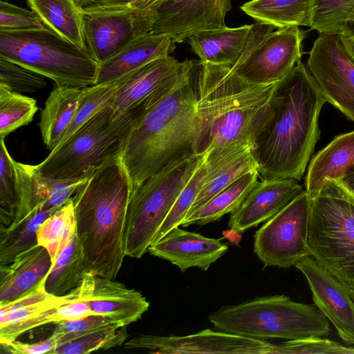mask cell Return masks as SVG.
Segmentation results:
<instances>
[{
	"label": "cell",
	"instance_id": "1",
	"mask_svg": "<svg viewBox=\"0 0 354 354\" xmlns=\"http://www.w3.org/2000/svg\"><path fill=\"white\" fill-rule=\"evenodd\" d=\"M326 102L302 62L277 82L272 118L253 145L261 179L301 180L319 139L318 120Z\"/></svg>",
	"mask_w": 354,
	"mask_h": 354
},
{
	"label": "cell",
	"instance_id": "2",
	"mask_svg": "<svg viewBox=\"0 0 354 354\" xmlns=\"http://www.w3.org/2000/svg\"><path fill=\"white\" fill-rule=\"evenodd\" d=\"M198 131L194 153L235 142H254L272 115L277 83L256 84L227 66L196 62L194 71Z\"/></svg>",
	"mask_w": 354,
	"mask_h": 354
},
{
	"label": "cell",
	"instance_id": "3",
	"mask_svg": "<svg viewBox=\"0 0 354 354\" xmlns=\"http://www.w3.org/2000/svg\"><path fill=\"white\" fill-rule=\"evenodd\" d=\"M132 192L130 176L118 156L99 167L72 196L86 266L97 276L115 279L122 266Z\"/></svg>",
	"mask_w": 354,
	"mask_h": 354
},
{
	"label": "cell",
	"instance_id": "4",
	"mask_svg": "<svg viewBox=\"0 0 354 354\" xmlns=\"http://www.w3.org/2000/svg\"><path fill=\"white\" fill-rule=\"evenodd\" d=\"M198 131L193 73L157 100H145L121 153L133 192L168 165L195 154Z\"/></svg>",
	"mask_w": 354,
	"mask_h": 354
},
{
	"label": "cell",
	"instance_id": "5",
	"mask_svg": "<svg viewBox=\"0 0 354 354\" xmlns=\"http://www.w3.org/2000/svg\"><path fill=\"white\" fill-rule=\"evenodd\" d=\"M145 102L119 117L111 106L104 109L34 165L35 171L57 180L89 178L109 160L121 156L132 127L145 111Z\"/></svg>",
	"mask_w": 354,
	"mask_h": 354
},
{
	"label": "cell",
	"instance_id": "6",
	"mask_svg": "<svg viewBox=\"0 0 354 354\" xmlns=\"http://www.w3.org/2000/svg\"><path fill=\"white\" fill-rule=\"evenodd\" d=\"M217 329L265 340L326 337L328 319L315 305L294 301L283 295L257 297L223 306L209 316Z\"/></svg>",
	"mask_w": 354,
	"mask_h": 354
},
{
	"label": "cell",
	"instance_id": "7",
	"mask_svg": "<svg viewBox=\"0 0 354 354\" xmlns=\"http://www.w3.org/2000/svg\"><path fill=\"white\" fill-rule=\"evenodd\" d=\"M0 57L56 86L84 88L96 83L99 64L88 52L47 28L0 30Z\"/></svg>",
	"mask_w": 354,
	"mask_h": 354
},
{
	"label": "cell",
	"instance_id": "8",
	"mask_svg": "<svg viewBox=\"0 0 354 354\" xmlns=\"http://www.w3.org/2000/svg\"><path fill=\"white\" fill-rule=\"evenodd\" d=\"M311 198L307 234L310 256L354 290V200L339 180Z\"/></svg>",
	"mask_w": 354,
	"mask_h": 354
},
{
	"label": "cell",
	"instance_id": "9",
	"mask_svg": "<svg viewBox=\"0 0 354 354\" xmlns=\"http://www.w3.org/2000/svg\"><path fill=\"white\" fill-rule=\"evenodd\" d=\"M203 160L204 155L182 158L133 191L127 213L126 256L140 259L147 252L181 190Z\"/></svg>",
	"mask_w": 354,
	"mask_h": 354
},
{
	"label": "cell",
	"instance_id": "10",
	"mask_svg": "<svg viewBox=\"0 0 354 354\" xmlns=\"http://www.w3.org/2000/svg\"><path fill=\"white\" fill-rule=\"evenodd\" d=\"M310 205L304 190L256 231L254 252L266 267L288 268L310 256L307 245Z\"/></svg>",
	"mask_w": 354,
	"mask_h": 354
},
{
	"label": "cell",
	"instance_id": "11",
	"mask_svg": "<svg viewBox=\"0 0 354 354\" xmlns=\"http://www.w3.org/2000/svg\"><path fill=\"white\" fill-rule=\"evenodd\" d=\"M306 66L326 102L354 122V63L339 35L319 34Z\"/></svg>",
	"mask_w": 354,
	"mask_h": 354
},
{
	"label": "cell",
	"instance_id": "12",
	"mask_svg": "<svg viewBox=\"0 0 354 354\" xmlns=\"http://www.w3.org/2000/svg\"><path fill=\"white\" fill-rule=\"evenodd\" d=\"M82 18L86 50L100 64L150 32L156 12L138 8L82 10Z\"/></svg>",
	"mask_w": 354,
	"mask_h": 354
},
{
	"label": "cell",
	"instance_id": "13",
	"mask_svg": "<svg viewBox=\"0 0 354 354\" xmlns=\"http://www.w3.org/2000/svg\"><path fill=\"white\" fill-rule=\"evenodd\" d=\"M304 37L305 32L297 26L271 30L231 68L239 76L250 83H277L301 62Z\"/></svg>",
	"mask_w": 354,
	"mask_h": 354
},
{
	"label": "cell",
	"instance_id": "14",
	"mask_svg": "<svg viewBox=\"0 0 354 354\" xmlns=\"http://www.w3.org/2000/svg\"><path fill=\"white\" fill-rule=\"evenodd\" d=\"M274 346L266 340L209 328L183 336L142 335L125 343L127 348L157 354H272Z\"/></svg>",
	"mask_w": 354,
	"mask_h": 354
},
{
	"label": "cell",
	"instance_id": "15",
	"mask_svg": "<svg viewBox=\"0 0 354 354\" xmlns=\"http://www.w3.org/2000/svg\"><path fill=\"white\" fill-rule=\"evenodd\" d=\"M231 0H167L156 10L151 33L163 35L174 44L225 24Z\"/></svg>",
	"mask_w": 354,
	"mask_h": 354
},
{
	"label": "cell",
	"instance_id": "16",
	"mask_svg": "<svg viewBox=\"0 0 354 354\" xmlns=\"http://www.w3.org/2000/svg\"><path fill=\"white\" fill-rule=\"evenodd\" d=\"M196 62H180L170 55L155 59L117 80L111 105L117 117L159 91L191 76Z\"/></svg>",
	"mask_w": 354,
	"mask_h": 354
},
{
	"label": "cell",
	"instance_id": "17",
	"mask_svg": "<svg viewBox=\"0 0 354 354\" xmlns=\"http://www.w3.org/2000/svg\"><path fill=\"white\" fill-rule=\"evenodd\" d=\"M295 266L306 278L315 305L332 322L339 336L354 345V302L348 288L310 256Z\"/></svg>",
	"mask_w": 354,
	"mask_h": 354
},
{
	"label": "cell",
	"instance_id": "18",
	"mask_svg": "<svg viewBox=\"0 0 354 354\" xmlns=\"http://www.w3.org/2000/svg\"><path fill=\"white\" fill-rule=\"evenodd\" d=\"M274 28L255 22L236 28L204 31L187 39L192 51L203 63L234 66Z\"/></svg>",
	"mask_w": 354,
	"mask_h": 354
},
{
	"label": "cell",
	"instance_id": "19",
	"mask_svg": "<svg viewBox=\"0 0 354 354\" xmlns=\"http://www.w3.org/2000/svg\"><path fill=\"white\" fill-rule=\"evenodd\" d=\"M252 149L253 143L241 142L214 148L204 154L205 180L185 217L246 173L257 170Z\"/></svg>",
	"mask_w": 354,
	"mask_h": 354
},
{
	"label": "cell",
	"instance_id": "20",
	"mask_svg": "<svg viewBox=\"0 0 354 354\" xmlns=\"http://www.w3.org/2000/svg\"><path fill=\"white\" fill-rule=\"evenodd\" d=\"M304 190L296 180L261 179L230 213L228 226L240 233L256 227L279 212Z\"/></svg>",
	"mask_w": 354,
	"mask_h": 354
},
{
	"label": "cell",
	"instance_id": "21",
	"mask_svg": "<svg viewBox=\"0 0 354 354\" xmlns=\"http://www.w3.org/2000/svg\"><path fill=\"white\" fill-rule=\"evenodd\" d=\"M228 247L219 239L176 227L147 250L151 255L167 260L184 272L190 268L207 270L223 256Z\"/></svg>",
	"mask_w": 354,
	"mask_h": 354
},
{
	"label": "cell",
	"instance_id": "22",
	"mask_svg": "<svg viewBox=\"0 0 354 354\" xmlns=\"http://www.w3.org/2000/svg\"><path fill=\"white\" fill-rule=\"evenodd\" d=\"M45 281L14 301L0 304V344L15 341L37 327L53 324L55 310L66 301V296L48 293Z\"/></svg>",
	"mask_w": 354,
	"mask_h": 354
},
{
	"label": "cell",
	"instance_id": "23",
	"mask_svg": "<svg viewBox=\"0 0 354 354\" xmlns=\"http://www.w3.org/2000/svg\"><path fill=\"white\" fill-rule=\"evenodd\" d=\"M14 165L17 179L18 207L12 222L35 210L62 207L88 178L57 180L38 174L34 165L15 160Z\"/></svg>",
	"mask_w": 354,
	"mask_h": 354
},
{
	"label": "cell",
	"instance_id": "24",
	"mask_svg": "<svg viewBox=\"0 0 354 354\" xmlns=\"http://www.w3.org/2000/svg\"><path fill=\"white\" fill-rule=\"evenodd\" d=\"M89 304L93 315L107 317L121 326L136 322L149 308V302L140 291L96 274Z\"/></svg>",
	"mask_w": 354,
	"mask_h": 354
},
{
	"label": "cell",
	"instance_id": "25",
	"mask_svg": "<svg viewBox=\"0 0 354 354\" xmlns=\"http://www.w3.org/2000/svg\"><path fill=\"white\" fill-rule=\"evenodd\" d=\"M47 250L36 244L0 266V304L14 301L44 282L52 266Z\"/></svg>",
	"mask_w": 354,
	"mask_h": 354
},
{
	"label": "cell",
	"instance_id": "26",
	"mask_svg": "<svg viewBox=\"0 0 354 354\" xmlns=\"http://www.w3.org/2000/svg\"><path fill=\"white\" fill-rule=\"evenodd\" d=\"M175 48L169 38L147 33L100 64L95 84L114 82L150 62L169 56Z\"/></svg>",
	"mask_w": 354,
	"mask_h": 354
},
{
	"label": "cell",
	"instance_id": "27",
	"mask_svg": "<svg viewBox=\"0 0 354 354\" xmlns=\"http://www.w3.org/2000/svg\"><path fill=\"white\" fill-rule=\"evenodd\" d=\"M354 167V131L335 136L310 160L305 190L315 197L332 181L342 179Z\"/></svg>",
	"mask_w": 354,
	"mask_h": 354
},
{
	"label": "cell",
	"instance_id": "28",
	"mask_svg": "<svg viewBox=\"0 0 354 354\" xmlns=\"http://www.w3.org/2000/svg\"><path fill=\"white\" fill-rule=\"evenodd\" d=\"M83 88L55 86L46 99L38 124L46 148L53 151L71 123Z\"/></svg>",
	"mask_w": 354,
	"mask_h": 354
},
{
	"label": "cell",
	"instance_id": "29",
	"mask_svg": "<svg viewBox=\"0 0 354 354\" xmlns=\"http://www.w3.org/2000/svg\"><path fill=\"white\" fill-rule=\"evenodd\" d=\"M317 0H251L241 9L256 22L280 28L310 27Z\"/></svg>",
	"mask_w": 354,
	"mask_h": 354
},
{
	"label": "cell",
	"instance_id": "30",
	"mask_svg": "<svg viewBox=\"0 0 354 354\" xmlns=\"http://www.w3.org/2000/svg\"><path fill=\"white\" fill-rule=\"evenodd\" d=\"M87 270L75 225L53 261L45 281L46 290L55 296L64 295L80 285Z\"/></svg>",
	"mask_w": 354,
	"mask_h": 354
},
{
	"label": "cell",
	"instance_id": "31",
	"mask_svg": "<svg viewBox=\"0 0 354 354\" xmlns=\"http://www.w3.org/2000/svg\"><path fill=\"white\" fill-rule=\"evenodd\" d=\"M27 3L46 28L86 50L82 8L75 0H27Z\"/></svg>",
	"mask_w": 354,
	"mask_h": 354
},
{
	"label": "cell",
	"instance_id": "32",
	"mask_svg": "<svg viewBox=\"0 0 354 354\" xmlns=\"http://www.w3.org/2000/svg\"><path fill=\"white\" fill-rule=\"evenodd\" d=\"M257 170L249 171L227 187L215 195L192 214L185 217L181 225H200L219 220L224 215L236 210L258 183Z\"/></svg>",
	"mask_w": 354,
	"mask_h": 354
},
{
	"label": "cell",
	"instance_id": "33",
	"mask_svg": "<svg viewBox=\"0 0 354 354\" xmlns=\"http://www.w3.org/2000/svg\"><path fill=\"white\" fill-rule=\"evenodd\" d=\"M61 207L39 209L0 230V266L7 265L19 253L37 244L41 224Z\"/></svg>",
	"mask_w": 354,
	"mask_h": 354
},
{
	"label": "cell",
	"instance_id": "34",
	"mask_svg": "<svg viewBox=\"0 0 354 354\" xmlns=\"http://www.w3.org/2000/svg\"><path fill=\"white\" fill-rule=\"evenodd\" d=\"M37 110L35 99L0 86V138L30 123Z\"/></svg>",
	"mask_w": 354,
	"mask_h": 354
},
{
	"label": "cell",
	"instance_id": "35",
	"mask_svg": "<svg viewBox=\"0 0 354 354\" xmlns=\"http://www.w3.org/2000/svg\"><path fill=\"white\" fill-rule=\"evenodd\" d=\"M127 326L112 324L59 344L51 354H86L121 346L127 339Z\"/></svg>",
	"mask_w": 354,
	"mask_h": 354
},
{
	"label": "cell",
	"instance_id": "36",
	"mask_svg": "<svg viewBox=\"0 0 354 354\" xmlns=\"http://www.w3.org/2000/svg\"><path fill=\"white\" fill-rule=\"evenodd\" d=\"M117 87L118 82L115 80L112 82L97 84L83 88L76 113L57 147L66 141L81 126L97 113L111 106Z\"/></svg>",
	"mask_w": 354,
	"mask_h": 354
},
{
	"label": "cell",
	"instance_id": "37",
	"mask_svg": "<svg viewBox=\"0 0 354 354\" xmlns=\"http://www.w3.org/2000/svg\"><path fill=\"white\" fill-rule=\"evenodd\" d=\"M75 227L72 198L48 217L37 231V244L48 252L52 263L70 232Z\"/></svg>",
	"mask_w": 354,
	"mask_h": 354
},
{
	"label": "cell",
	"instance_id": "38",
	"mask_svg": "<svg viewBox=\"0 0 354 354\" xmlns=\"http://www.w3.org/2000/svg\"><path fill=\"white\" fill-rule=\"evenodd\" d=\"M354 0H317L310 28L319 34L341 35L348 30Z\"/></svg>",
	"mask_w": 354,
	"mask_h": 354
},
{
	"label": "cell",
	"instance_id": "39",
	"mask_svg": "<svg viewBox=\"0 0 354 354\" xmlns=\"http://www.w3.org/2000/svg\"><path fill=\"white\" fill-rule=\"evenodd\" d=\"M18 207V187L14 159L4 138L0 139V221L1 228L13 221Z\"/></svg>",
	"mask_w": 354,
	"mask_h": 354
},
{
	"label": "cell",
	"instance_id": "40",
	"mask_svg": "<svg viewBox=\"0 0 354 354\" xmlns=\"http://www.w3.org/2000/svg\"><path fill=\"white\" fill-rule=\"evenodd\" d=\"M205 173L206 168L203 160L181 190L151 244L161 239L173 228L181 225L203 186Z\"/></svg>",
	"mask_w": 354,
	"mask_h": 354
},
{
	"label": "cell",
	"instance_id": "41",
	"mask_svg": "<svg viewBox=\"0 0 354 354\" xmlns=\"http://www.w3.org/2000/svg\"><path fill=\"white\" fill-rule=\"evenodd\" d=\"M46 85L44 77L0 57V86L19 93H32Z\"/></svg>",
	"mask_w": 354,
	"mask_h": 354
},
{
	"label": "cell",
	"instance_id": "42",
	"mask_svg": "<svg viewBox=\"0 0 354 354\" xmlns=\"http://www.w3.org/2000/svg\"><path fill=\"white\" fill-rule=\"evenodd\" d=\"M354 354V346H345L322 337L288 340L274 346L272 354Z\"/></svg>",
	"mask_w": 354,
	"mask_h": 354
},
{
	"label": "cell",
	"instance_id": "43",
	"mask_svg": "<svg viewBox=\"0 0 354 354\" xmlns=\"http://www.w3.org/2000/svg\"><path fill=\"white\" fill-rule=\"evenodd\" d=\"M46 28L34 11L1 1L0 30H27Z\"/></svg>",
	"mask_w": 354,
	"mask_h": 354
},
{
	"label": "cell",
	"instance_id": "44",
	"mask_svg": "<svg viewBox=\"0 0 354 354\" xmlns=\"http://www.w3.org/2000/svg\"><path fill=\"white\" fill-rule=\"evenodd\" d=\"M55 324L53 332L59 336V345L93 330L118 324L107 317L91 315L82 319L60 322Z\"/></svg>",
	"mask_w": 354,
	"mask_h": 354
},
{
	"label": "cell",
	"instance_id": "45",
	"mask_svg": "<svg viewBox=\"0 0 354 354\" xmlns=\"http://www.w3.org/2000/svg\"><path fill=\"white\" fill-rule=\"evenodd\" d=\"M59 336L54 332L47 339L35 343H22L17 339L0 344L1 351L12 354H51L57 346Z\"/></svg>",
	"mask_w": 354,
	"mask_h": 354
},
{
	"label": "cell",
	"instance_id": "46",
	"mask_svg": "<svg viewBox=\"0 0 354 354\" xmlns=\"http://www.w3.org/2000/svg\"><path fill=\"white\" fill-rule=\"evenodd\" d=\"M137 0H93L82 6L84 10H113L129 8Z\"/></svg>",
	"mask_w": 354,
	"mask_h": 354
},
{
	"label": "cell",
	"instance_id": "47",
	"mask_svg": "<svg viewBox=\"0 0 354 354\" xmlns=\"http://www.w3.org/2000/svg\"><path fill=\"white\" fill-rule=\"evenodd\" d=\"M339 35L345 51L354 63V28H348Z\"/></svg>",
	"mask_w": 354,
	"mask_h": 354
},
{
	"label": "cell",
	"instance_id": "48",
	"mask_svg": "<svg viewBox=\"0 0 354 354\" xmlns=\"http://www.w3.org/2000/svg\"><path fill=\"white\" fill-rule=\"evenodd\" d=\"M167 0H137L129 8H138L156 12L158 8Z\"/></svg>",
	"mask_w": 354,
	"mask_h": 354
},
{
	"label": "cell",
	"instance_id": "49",
	"mask_svg": "<svg viewBox=\"0 0 354 354\" xmlns=\"http://www.w3.org/2000/svg\"><path fill=\"white\" fill-rule=\"evenodd\" d=\"M339 180L354 200V167L348 171L344 177Z\"/></svg>",
	"mask_w": 354,
	"mask_h": 354
},
{
	"label": "cell",
	"instance_id": "50",
	"mask_svg": "<svg viewBox=\"0 0 354 354\" xmlns=\"http://www.w3.org/2000/svg\"><path fill=\"white\" fill-rule=\"evenodd\" d=\"M93 0H75V1L77 2V3L82 8L83 6H84L86 3L91 1Z\"/></svg>",
	"mask_w": 354,
	"mask_h": 354
},
{
	"label": "cell",
	"instance_id": "51",
	"mask_svg": "<svg viewBox=\"0 0 354 354\" xmlns=\"http://www.w3.org/2000/svg\"><path fill=\"white\" fill-rule=\"evenodd\" d=\"M354 25V11L353 12L349 21L348 28Z\"/></svg>",
	"mask_w": 354,
	"mask_h": 354
},
{
	"label": "cell",
	"instance_id": "52",
	"mask_svg": "<svg viewBox=\"0 0 354 354\" xmlns=\"http://www.w3.org/2000/svg\"><path fill=\"white\" fill-rule=\"evenodd\" d=\"M348 290H349V295H350L352 300L354 302V290H351V289H348Z\"/></svg>",
	"mask_w": 354,
	"mask_h": 354
}]
</instances>
